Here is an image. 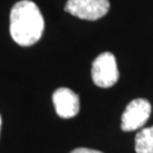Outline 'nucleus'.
<instances>
[{
    "instance_id": "obj_4",
    "label": "nucleus",
    "mask_w": 153,
    "mask_h": 153,
    "mask_svg": "<svg viewBox=\"0 0 153 153\" xmlns=\"http://www.w3.org/2000/svg\"><path fill=\"white\" fill-rule=\"evenodd\" d=\"M151 104L145 99H135L128 103L121 116V129L133 131L146 124L151 115Z\"/></svg>"
},
{
    "instance_id": "obj_3",
    "label": "nucleus",
    "mask_w": 153,
    "mask_h": 153,
    "mask_svg": "<svg viewBox=\"0 0 153 153\" xmlns=\"http://www.w3.org/2000/svg\"><path fill=\"white\" fill-rule=\"evenodd\" d=\"M109 0H68L65 11L81 19L97 21L109 10Z\"/></svg>"
},
{
    "instance_id": "obj_8",
    "label": "nucleus",
    "mask_w": 153,
    "mask_h": 153,
    "mask_svg": "<svg viewBox=\"0 0 153 153\" xmlns=\"http://www.w3.org/2000/svg\"><path fill=\"white\" fill-rule=\"evenodd\" d=\"M0 129H1V116H0Z\"/></svg>"
},
{
    "instance_id": "obj_5",
    "label": "nucleus",
    "mask_w": 153,
    "mask_h": 153,
    "mask_svg": "<svg viewBox=\"0 0 153 153\" xmlns=\"http://www.w3.org/2000/svg\"><path fill=\"white\" fill-rule=\"evenodd\" d=\"M56 112L60 118H73L79 111V98L71 88H60L52 94Z\"/></svg>"
},
{
    "instance_id": "obj_2",
    "label": "nucleus",
    "mask_w": 153,
    "mask_h": 153,
    "mask_svg": "<svg viewBox=\"0 0 153 153\" xmlns=\"http://www.w3.org/2000/svg\"><path fill=\"white\" fill-rule=\"evenodd\" d=\"M92 79L99 88H110L119 79L115 56L111 52L99 55L92 64Z\"/></svg>"
},
{
    "instance_id": "obj_6",
    "label": "nucleus",
    "mask_w": 153,
    "mask_h": 153,
    "mask_svg": "<svg viewBox=\"0 0 153 153\" xmlns=\"http://www.w3.org/2000/svg\"><path fill=\"white\" fill-rule=\"evenodd\" d=\"M136 153H153V126L140 131L135 136Z\"/></svg>"
},
{
    "instance_id": "obj_1",
    "label": "nucleus",
    "mask_w": 153,
    "mask_h": 153,
    "mask_svg": "<svg viewBox=\"0 0 153 153\" xmlns=\"http://www.w3.org/2000/svg\"><path fill=\"white\" fill-rule=\"evenodd\" d=\"M44 19L39 7L33 1L16 2L10 11V35L17 44L30 47L42 36Z\"/></svg>"
},
{
    "instance_id": "obj_7",
    "label": "nucleus",
    "mask_w": 153,
    "mask_h": 153,
    "mask_svg": "<svg viewBox=\"0 0 153 153\" xmlns=\"http://www.w3.org/2000/svg\"><path fill=\"white\" fill-rule=\"evenodd\" d=\"M71 153H103L97 151V150H92V149H86V148H78L75 149L74 151H71Z\"/></svg>"
}]
</instances>
